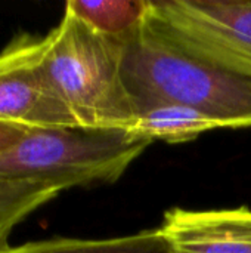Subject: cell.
Listing matches in <instances>:
<instances>
[{
	"instance_id": "cell-1",
	"label": "cell",
	"mask_w": 251,
	"mask_h": 253,
	"mask_svg": "<svg viewBox=\"0 0 251 253\" xmlns=\"http://www.w3.org/2000/svg\"><path fill=\"white\" fill-rule=\"evenodd\" d=\"M121 74L136 110L176 102L222 127H251V77L228 70L180 44L148 16L123 42Z\"/></svg>"
},
{
	"instance_id": "cell-2",
	"label": "cell",
	"mask_w": 251,
	"mask_h": 253,
	"mask_svg": "<svg viewBox=\"0 0 251 253\" xmlns=\"http://www.w3.org/2000/svg\"><path fill=\"white\" fill-rule=\"evenodd\" d=\"M41 46L47 77L78 126L133 132L138 110L121 74L123 42L96 33L65 7Z\"/></svg>"
},
{
	"instance_id": "cell-3",
	"label": "cell",
	"mask_w": 251,
	"mask_h": 253,
	"mask_svg": "<svg viewBox=\"0 0 251 253\" xmlns=\"http://www.w3.org/2000/svg\"><path fill=\"white\" fill-rule=\"evenodd\" d=\"M151 144L126 129H27L19 141L0 151V181H33L59 193L109 184L120 179Z\"/></svg>"
},
{
	"instance_id": "cell-4",
	"label": "cell",
	"mask_w": 251,
	"mask_h": 253,
	"mask_svg": "<svg viewBox=\"0 0 251 253\" xmlns=\"http://www.w3.org/2000/svg\"><path fill=\"white\" fill-rule=\"evenodd\" d=\"M148 16L189 50L251 77V1L149 0Z\"/></svg>"
},
{
	"instance_id": "cell-5",
	"label": "cell",
	"mask_w": 251,
	"mask_h": 253,
	"mask_svg": "<svg viewBox=\"0 0 251 253\" xmlns=\"http://www.w3.org/2000/svg\"><path fill=\"white\" fill-rule=\"evenodd\" d=\"M43 37L18 33L0 52V123L24 129L78 126L52 86Z\"/></svg>"
},
{
	"instance_id": "cell-6",
	"label": "cell",
	"mask_w": 251,
	"mask_h": 253,
	"mask_svg": "<svg viewBox=\"0 0 251 253\" xmlns=\"http://www.w3.org/2000/svg\"><path fill=\"white\" fill-rule=\"evenodd\" d=\"M176 253H251V209H183L164 213L160 227Z\"/></svg>"
},
{
	"instance_id": "cell-7",
	"label": "cell",
	"mask_w": 251,
	"mask_h": 253,
	"mask_svg": "<svg viewBox=\"0 0 251 253\" xmlns=\"http://www.w3.org/2000/svg\"><path fill=\"white\" fill-rule=\"evenodd\" d=\"M215 129L223 127L195 108L176 102H152L138 108L133 132L152 142L160 139L167 144H183Z\"/></svg>"
},
{
	"instance_id": "cell-8",
	"label": "cell",
	"mask_w": 251,
	"mask_h": 253,
	"mask_svg": "<svg viewBox=\"0 0 251 253\" xmlns=\"http://www.w3.org/2000/svg\"><path fill=\"white\" fill-rule=\"evenodd\" d=\"M0 253H176L169 236L161 230L142 231L132 236L81 240V239H49L4 246Z\"/></svg>"
},
{
	"instance_id": "cell-9",
	"label": "cell",
	"mask_w": 251,
	"mask_h": 253,
	"mask_svg": "<svg viewBox=\"0 0 251 253\" xmlns=\"http://www.w3.org/2000/svg\"><path fill=\"white\" fill-rule=\"evenodd\" d=\"M65 7L96 33L124 42L142 25L149 0H70Z\"/></svg>"
},
{
	"instance_id": "cell-10",
	"label": "cell",
	"mask_w": 251,
	"mask_h": 253,
	"mask_svg": "<svg viewBox=\"0 0 251 253\" xmlns=\"http://www.w3.org/2000/svg\"><path fill=\"white\" fill-rule=\"evenodd\" d=\"M59 191L33 181H0V249L15 228L37 209L55 200Z\"/></svg>"
},
{
	"instance_id": "cell-11",
	"label": "cell",
	"mask_w": 251,
	"mask_h": 253,
	"mask_svg": "<svg viewBox=\"0 0 251 253\" xmlns=\"http://www.w3.org/2000/svg\"><path fill=\"white\" fill-rule=\"evenodd\" d=\"M25 132H27V129L21 127V126L0 123V151L6 150L7 147L13 145L16 141H19Z\"/></svg>"
}]
</instances>
